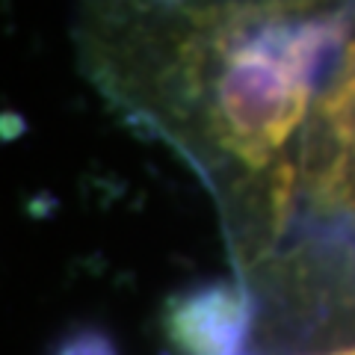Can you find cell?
Wrapping results in <instances>:
<instances>
[{
  "mask_svg": "<svg viewBox=\"0 0 355 355\" xmlns=\"http://www.w3.org/2000/svg\"><path fill=\"white\" fill-rule=\"evenodd\" d=\"M355 0H83L80 71L216 207L234 279L291 246L305 121Z\"/></svg>",
  "mask_w": 355,
  "mask_h": 355,
  "instance_id": "cell-1",
  "label": "cell"
},
{
  "mask_svg": "<svg viewBox=\"0 0 355 355\" xmlns=\"http://www.w3.org/2000/svg\"><path fill=\"white\" fill-rule=\"evenodd\" d=\"M302 249L355 261V30L331 62L305 121L296 225L287 252Z\"/></svg>",
  "mask_w": 355,
  "mask_h": 355,
  "instance_id": "cell-2",
  "label": "cell"
},
{
  "mask_svg": "<svg viewBox=\"0 0 355 355\" xmlns=\"http://www.w3.org/2000/svg\"><path fill=\"white\" fill-rule=\"evenodd\" d=\"M57 355H116V352L107 343V338L95 335V331H80V335L65 340Z\"/></svg>",
  "mask_w": 355,
  "mask_h": 355,
  "instance_id": "cell-4",
  "label": "cell"
},
{
  "mask_svg": "<svg viewBox=\"0 0 355 355\" xmlns=\"http://www.w3.org/2000/svg\"><path fill=\"white\" fill-rule=\"evenodd\" d=\"M254 320V299L246 284L210 282L175 296L166 329L187 355H231L246 343Z\"/></svg>",
  "mask_w": 355,
  "mask_h": 355,
  "instance_id": "cell-3",
  "label": "cell"
},
{
  "mask_svg": "<svg viewBox=\"0 0 355 355\" xmlns=\"http://www.w3.org/2000/svg\"><path fill=\"white\" fill-rule=\"evenodd\" d=\"M317 355H355V340L352 343H343V347H329V349L317 352Z\"/></svg>",
  "mask_w": 355,
  "mask_h": 355,
  "instance_id": "cell-5",
  "label": "cell"
}]
</instances>
